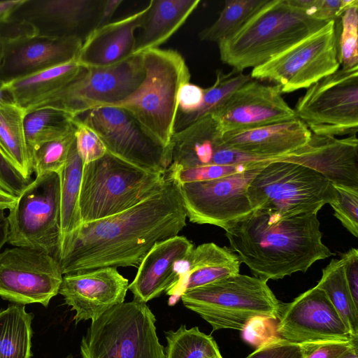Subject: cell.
Masks as SVG:
<instances>
[{
    "mask_svg": "<svg viewBox=\"0 0 358 358\" xmlns=\"http://www.w3.org/2000/svg\"><path fill=\"white\" fill-rule=\"evenodd\" d=\"M187 217L179 185L166 171L159 192L122 213L83 223L59 262L62 274L138 267L155 243L178 235Z\"/></svg>",
    "mask_w": 358,
    "mask_h": 358,
    "instance_id": "6da1fadb",
    "label": "cell"
},
{
    "mask_svg": "<svg viewBox=\"0 0 358 358\" xmlns=\"http://www.w3.org/2000/svg\"><path fill=\"white\" fill-rule=\"evenodd\" d=\"M317 214L281 217L255 210L225 229L230 249L255 277L267 282L306 272L334 253L323 243Z\"/></svg>",
    "mask_w": 358,
    "mask_h": 358,
    "instance_id": "7a4b0ae2",
    "label": "cell"
},
{
    "mask_svg": "<svg viewBox=\"0 0 358 358\" xmlns=\"http://www.w3.org/2000/svg\"><path fill=\"white\" fill-rule=\"evenodd\" d=\"M327 22L310 17L291 0H268L237 31L217 43L220 59L238 72L253 69Z\"/></svg>",
    "mask_w": 358,
    "mask_h": 358,
    "instance_id": "3957f363",
    "label": "cell"
},
{
    "mask_svg": "<svg viewBox=\"0 0 358 358\" xmlns=\"http://www.w3.org/2000/svg\"><path fill=\"white\" fill-rule=\"evenodd\" d=\"M141 54L145 74L141 85L128 97L109 106L126 110L150 136L169 147L175 132L179 92L189 82V69L175 50L159 48Z\"/></svg>",
    "mask_w": 358,
    "mask_h": 358,
    "instance_id": "277c9868",
    "label": "cell"
},
{
    "mask_svg": "<svg viewBox=\"0 0 358 358\" xmlns=\"http://www.w3.org/2000/svg\"><path fill=\"white\" fill-rule=\"evenodd\" d=\"M166 181V171H148L107 152L83 166L79 198L82 222L128 210L161 191Z\"/></svg>",
    "mask_w": 358,
    "mask_h": 358,
    "instance_id": "5b68a950",
    "label": "cell"
},
{
    "mask_svg": "<svg viewBox=\"0 0 358 358\" xmlns=\"http://www.w3.org/2000/svg\"><path fill=\"white\" fill-rule=\"evenodd\" d=\"M180 297L213 331H243L256 318L277 320L282 306L267 282L240 273L186 290Z\"/></svg>",
    "mask_w": 358,
    "mask_h": 358,
    "instance_id": "8992f818",
    "label": "cell"
},
{
    "mask_svg": "<svg viewBox=\"0 0 358 358\" xmlns=\"http://www.w3.org/2000/svg\"><path fill=\"white\" fill-rule=\"evenodd\" d=\"M247 192L253 211L264 210L283 217L317 214L325 204L338 199L334 185L320 173L278 159L258 171Z\"/></svg>",
    "mask_w": 358,
    "mask_h": 358,
    "instance_id": "52a82bcc",
    "label": "cell"
},
{
    "mask_svg": "<svg viewBox=\"0 0 358 358\" xmlns=\"http://www.w3.org/2000/svg\"><path fill=\"white\" fill-rule=\"evenodd\" d=\"M155 316L145 303L116 305L92 321L81 340L83 358H166Z\"/></svg>",
    "mask_w": 358,
    "mask_h": 358,
    "instance_id": "ba28073f",
    "label": "cell"
},
{
    "mask_svg": "<svg viewBox=\"0 0 358 358\" xmlns=\"http://www.w3.org/2000/svg\"><path fill=\"white\" fill-rule=\"evenodd\" d=\"M142 54L106 67H85L68 84L26 108H44L79 116L95 108L120 102L131 94L144 78Z\"/></svg>",
    "mask_w": 358,
    "mask_h": 358,
    "instance_id": "9c48e42d",
    "label": "cell"
},
{
    "mask_svg": "<svg viewBox=\"0 0 358 358\" xmlns=\"http://www.w3.org/2000/svg\"><path fill=\"white\" fill-rule=\"evenodd\" d=\"M337 21L252 69L250 76L278 85L282 93L307 89L339 69Z\"/></svg>",
    "mask_w": 358,
    "mask_h": 358,
    "instance_id": "30bf717a",
    "label": "cell"
},
{
    "mask_svg": "<svg viewBox=\"0 0 358 358\" xmlns=\"http://www.w3.org/2000/svg\"><path fill=\"white\" fill-rule=\"evenodd\" d=\"M296 117L317 135L357 134L358 66L341 68L308 88L293 108Z\"/></svg>",
    "mask_w": 358,
    "mask_h": 358,
    "instance_id": "8fae6325",
    "label": "cell"
},
{
    "mask_svg": "<svg viewBox=\"0 0 358 358\" xmlns=\"http://www.w3.org/2000/svg\"><path fill=\"white\" fill-rule=\"evenodd\" d=\"M60 178L48 173L30 182L7 216V242L55 257L59 236Z\"/></svg>",
    "mask_w": 358,
    "mask_h": 358,
    "instance_id": "7c38bea8",
    "label": "cell"
},
{
    "mask_svg": "<svg viewBox=\"0 0 358 358\" xmlns=\"http://www.w3.org/2000/svg\"><path fill=\"white\" fill-rule=\"evenodd\" d=\"M76 117L98 135L112 155L151 172L166 173L171 166L169 146L150 136L126 110L101 106Z\"/></svg>",
    "mask_w": 358,
    "mask_h": 358,
    "instance_id": "4fadbf2b",
    "label": "cell"
},
{
    "mask_svg": "<svg viewBox=\"0 0 358 358\" xmlns=\"http://www.w3.org/2000/svg\"><path fill=\"white\" fill-rule=\"evenodd\" d=\"M266 160L243 172L222 178L179 185L191 222L212 224L224 230L252 212L247 189Z\"/></svg>",
    "mask_w": 358,
    "mask_h": 358,
    "instance_id": "5bb4252c",
    "label": "cell"
},
{
    "mask_svg": "<svg viewBox=\"0 0 358 358\" xmlns=\"http://www.w3.org/2000/svg\"><path fill=\"white\" fill-rule=\"evenodd\" d=\"M62 278L57 259L44 252L15 247L0 252V296L13 303L47 307Z\"/></svg>",
    "mask_w": 358,
    "mask_h": 358,
    "instance_id": "9a60e30c",
    "label": "cell"
},
{
    "mask_svg": "<svg viewBox=\"0 0 358 358\" xmlns=\"http://www.w3.org/2000/svg\"><path fill=\"white\" fill-rule=\"evenodd\" d=\"M277 338L301 345L358 340L351 335L326 294L315 286L282 304Z\"/></svg>",
    "mask_w": 358,
    "mask_h": 358,
    "instance_id": "2e32d148",
    "label": "cell"
},
{
    "mask_svg": "<svg viewBox=\"0 0 358 358\" xmlns=\"http://www.w3.org/2000/svg\"><path fill=\"white\" fill-rule=\"evenodd\" d=\"M282 94L276 85H264L252 79L234 91L210 115L222 134L296 118Z\"/></svg>",
    "mask_w": 358,
    "mask_h": 358,
    "instance_id": "e0dca14e",
    "label": "cell"
},
{
    "mask_svg": "<svg viewBox=\"0 0 358 358\" xmlns=\"http://www.w3.org/2000/svg\"><path fill=\"white\" fill-rule=\"evenodd\" d=\"M83 40L24 34L0 38V85L77 60Z\"/></svg>",
    "mask_w": 358,
    "mask_h": 358,
    "instance_id": "ac0fdd59",
    "label": "cell"
},
{
    "mask_svg": "<svg viewBox=\"0 0 358 358\" xmlns=\"http://www.w3.org/2000/svg\"><path fill=\"white\" fill-rule=\"evenodd\" d=\"M128 280L115 267L63 275L59 294L76 311V323L94 321L112 307L124 302Z\"/></svg>",
    "mask_w": 358,
    "mask_h": 358,
    "instance_id": "d6986e66",
    "label": "cell"
},
{
    "mask_svg": "<svg viewBox=\"0 0 358 358\" xmlns=\"http://www.w3.org/2000/svg\"><path fill=\"white\" fill-rule=\"evenodd\" d=\"M212 115H205L176 131L169 144L171 164L179 168L236 165L267 160L224 145Z\"/></svg>",
    "mask_w": 358,
    "mask_h": 358,
    "instance_id": "ffe728a7",
    "label": "cell"
},
{
    "mask_svg": "<svg viewBox=\"0 0 358 358\" xmlns=\"http://www.w3.org/2000/svg\"><path fill=\"white\" fill-rule=\"evenodd\" d=\"M101 1L23 0L7 17L28 24L35 34L46 37L81 36L82 30L97 20Z\"/></svg>",
    "mask_w": 358,
    "mask_h": 358,
    "instance_id": "44dd1931",
    "label": "cell"
},
{
    "mask_svg": "<svg viewBox=\"0 0 358 358\" xmlns=\"http://www.w3.org/2000/svg\"><path fill=\"white\" fill-rule=\"evenodd\" d=\"M278 160L308 167L322 174L332 185L358 187L357 134L338 138L311 133L303 146Z\"/></svg>",
    "mask_w": 358,
    "mask_h": 358,
    "instance_id": "7402d4cb",
    "label": "cell"
},
{
    "mask_svg": "<svg viewBox=\"0 0 358 358\" xmlns=\"http://www.w3.org/2000/svg\"><path fill=\"white\" fill-rule=\"evenodd\" d=\"M193 244L183 236L157 242L143 259L128 286L134 299L145 303L170 292L177 284Z\"/></svg>",
    "mask_w": 358,
    "mask_h": 358,
    "instance_id": "603a6c76",
    "label": "cell"
},
{
    "mask_svg": "<svg viewBox=\"0 0 358 358\" xmlns=\"http://www.w3.org/2000/svg\"><path fill=\"white\" fill-rule=\"evenodd\" d=\"M148 8L147 5L133 14L90 31L83 40L78 62L85 67H106L134 55L135 31L141 28Z\"/></svg>",
    "mask_w": 358,
    "mask_h": 358,
    "instance_id": "cb8c5ba5",
    "label": "cell"
},
{
    "mask_svg": "<svg viewBox=\"0 0 358 358\" xmlns=\"http://www.w3.org/2000/svg\"><path fill=\"white\" fill-rule=\"evenodd\" d=\"M311 131L299 119L230 131L222 134V143L243 153L263 159H278L303 146Z\"/></svg>",
    "mask_w": 358,
    "mask_h": 358,
    "instance_id": "d4e9b609",
    "label": "cell"
},
{
    "mask_svg": "<svg viewBox=\"0 0 358 358\" xmlns=\"http://www.w3.org/2000/svg\"><path fill=\"white\" fill-rule=\"evenodd\" d=\"M241 262L230 248L214 243H206L194 248L182 268L176 285L168 292L180 294L227 277L239 273Z\"/></svg>",
    "mask_w": 358,
    "mask_h": 358,
    "instance_id": "484cf974",
    "label": "cell"
},
{
    "mask_svg": "<svg viewBox=\"0 0 358 358\" xmlns=\"http://www.w3.org/2000/svg\"><path fill=\"white\" fill-rule=\"evenodd\" d=\"M199 3V0L150 1L134 55L159 48L183 25Z\"/></svg>",
    "mask_w": 358,
    "mask_h": 358,
    "instance_id": "4316f807",
    "label": "cell"
},
{
    "mask_svg": "<svg viewBox=\"0 0 358 358\" xmlns=\"http://www.w3.org/2000/svg\"><path fill=\"white\" fill-rule=\"evenodd\" d=\"M83 166L74 141L67 160L58 173L60 178L59 236L55 255L58 262L66 255L83 224L79 198Z\"/></svg>",
    "mask_w": 358,
    "mask_h": 358,
    "instance_id": "83f0119b",
    "label": "cell"
},
{
    "mask_svg": "<svg viewBox=\"0 0 358 358\" xmlns=\"http://www.w3.org/2000/svg\"><path fill=\"white\" fill-rule=\"evenodd\" d=\"M82 66L77 60L50 67L1 86L6 96L26 108L68 84Z\"/></svg>",
    "mask_w": 358,
    "mask_h": 358,
    "instance_id": "f1b7e54d",
    "label": "cell"
},
{
    "mask_svg": "<svg viewBox=\"0 0 358 358\" xmlns=\"http://www.w3.org/2000/svg\"><path fill=\"white\" fill-rule=\"evenodd\" d=\"M26 113L24 108L6 96L0 102V150L16 171L30 181L31 162L24 129Z\"/></svg>",
    "mask_w": 358,
    "mask_h": 358,
    "instance_id": "f546056e",
    "label": "cell"
},
{
    "mask_svg": "<svg viewBox=\"0 0 358 358\" xmlns=\"http://www.w3.org/2000/svg\"><path fill=\"white\" fill-rule=\"evenodd\" d=\"M33 317L24 305L18 303L0 310V358L31 357Z\"/></svg>",
    "mask_w": 358,
    "mask_h": 358,
    "instance_id": "4dcf8cb0",
    "label": "cell"
},
{
    "mask_svg": "<svg viewBox=\"0 0 358 358\" xmlns=\"http://www.w3.org/2000/svg\"><path fill=\"white\" fill-rule=\"evenodd\" d=\"M316 287L329 299L348 331L358 338V307L351 296L344 271L343 258L332 259L322 269V275Z\"/></svg>",
    "mask_w": 358,
    "mask_h": 358,
    "instance_id": "1f68e13d",
    "label": "cell"
},
{
    "mask_svg": "<svg viewBox=\"0 0 358 358\" xmlns=\"http://www.w3.org/2000/svg\"><path fill=\"white\" fill-rule=\"evenodd\" d=\"M71 115L54 108H44L29 111L24 119V129L29 153L43 144L62 138L74 131Z\"/></svg>",
    "mask_w": 358,
    "mask_h": 358,
    "instance_id": "d6a6232c",
    "label": "cell"
},
{
    "mask_svg": "<svg viewBox=\"0 0 358 358\" xmlns=\"http://www.w3.org/2000/svg\"><path fill=\"white\" fill-rule=\"evenodd\" d=\"M267 1H225L217 20L199 32V39L218 43L237 31Z\"/></svg>",
    "mask_w": 358,
    "mask_h": 358,
    "instance_id": "836d02e7",
    "label": "cell"
},
{
    "mask_svg": "<svg viewBox=\"0 0 358 358\" xmlns=\"http://www.w3.org/2000/svg\"><path fill=\"white\" fill-rule=\"evenodd\" d=\"M166 358H212L219 352L213 338L201 332L198 327L187 329L185 324L165 332Z\"/></svg>",
    "mask_w": 358,
    "mask_h": 358,
    "instance_id": "e575fe53",
    "label": "cell"
},
{
    "mask_svg": "<svg viewBox=\"0 0 358 358\" xmlns=\"http://www.w3.org/2000/svg\"><path fill=\"white\" fill-rule=\"evenodd\" d=\"M252 79L250 74H244L234 69L229 73L217 70L213 85L204 88L203 100L199 110L191 116L176 122L175 132L205 115L212 114L234 91Z\"/></svg>",
    "mask_w": 358,
    "mask_h": 358,
    "instance_id": "d590c367",
    "label": "cell"
},
{
    "mask_svg": "<svg viewBox=\"0 0 358 358\" xmlns=\"http://www.w3.org/2000/svg\"><path fill=\"white\" fill-rule=\"evenodd\" d=\"M75 130V129H74ZM75 141L74 131L68 135L41 145L31 157V169L36 176L59 173L63 169Z\"/></svg>",
    "mask_w": 358,
    "mask_h": 358,
    "instance_id": "8d00e7d4",
    "label": "cell"
},
{
    "mask_svg": "<svg viewBox=\"0 0 358 358\" xmlns=\"http://www.w3.org/2000/svg\"><path fill=\"white\" fill-rule=\"evenodd\" d=\"M338 57L343 68L358 66V1L348 7L341 17Z\"/></svg>",
    "mask_w": 358,
    "mask_h": 358,
    "instance_id": "74e56055",
    "label": "cell"
},
{
    "mask_svg": "<svg viewBox=\"0 0 358 358\" xmlns=\"http://www.w3.org/2000/svg\"><path fill=\"white\" fill-rule=\"evenodd\" d=\"M264 161L266 160L236 165H208L192 168H179L171 165L167 172L180 185L187 182L214 180L243 172Z\"/></svg>",
    "mask_w": 358,
    "mask_h": 358,
    "instance_id": "f35d334b",
    "label": "cell"
},
{
    "mask_svg": "<svg viewBox=\"0 0 358 358\" xmlns=\"http://www.w3.org/2000/svg\"><path fill=\"white\" fill-rule=\"evenodd\" d=\"M337 201L331 206L334 216L354 236H358V187L333 185Z\"/></svg>",
    "mask_w": 358,
    "mask_h": 358,
    "instance_id": "ab89813d",
    "label": "cell"
},
{
    "mask_svg": "<svg viewBox=\"0 0 358 358\" xmlns=\"http://www.w3.org/2000/svg\"><path fill=\"white\" fill-rule=\"evenodd\" d=\"M73 124L76 150L83 165L101 158L107 150L98 135L76 117Z\"/></svg>",
    "mask_w": 358,
    "mask_h": 358,
    "instance_id": "60d3db41",
    "label": "cell"
},
{
    "mask_svg": "<svg viewBox=\"0 0 358 358\" xmlns=\"http://www.w3.org/2000/svg\"><path fill=\"white\" fill-rule=\"evenodd\" d=\"M356 0H291L310 17L325 22L337 21Z\"/></svg>",
    "mask_w": 358,
    "mask_h": 358,
    "instance_id": "b9f144b4",
    "label": "cell"
},
{
    "mask_svg": "<svg viewBox=\"0 0 358 358\" xmlns=\"http://www.w3.org/2000/svg\"><path fill=\"white\" fill-rule=\"evenodd\" d=\"M305 355L303 345L274 337L263 342L245 358H305Z\"/></svg>",
    "mask_w": 358,
    "mask_h": 358,
    "instance_id": "7bdbcfd3",
    "label": "cell"
},
{
    "mask_svg": "<svg viewBox=\"0 0 358 358\" xmlns=\"http://www.w3.org/2000/svg\"><path fill=\"white\" fill-rule=\"evenodd\" d=\"M204 96V88L191 83H185L178 94L176 122L191 116L201 108Z\"/></svg>",
    "mask_w": 358,
    "mask_h": 358,
    "instance_id": "ee69618b",
    "label": "cell"
},
{
    "mask_svg": "<svg viewBox=\"0 0 358 358\" xmlns=\"http://www.w3.org/2000/svg\"><path fill=\"white\" fill-rule=\"evenodd\" d=\"M5 97L0 85V102ZM31 181L24 179L8 162L0 150V187L18 196Z\"/></svg>",
    "mask_w": 358,
    "mask_h": 358,
    "instance_id": "f6af8a7d",
    "label": "cell"
},
{
    "mask_svg": "<svg viewBox=\"0 0 358 358\" xmlns=\"http://www.w3.org/2000/svg\"><path fill=\"white\" fill-rule=\"evenodd\" d=\"M357 341H332L305 345V358H338L352 347L358 345Z\"/></svg>",
    "mask_w": 358,
    "mask_h": 358,
    "instance_id": "bcb514c9",
    "label": "cell"
},
{
    "mask_svg": "<svg viewBox=\"0 0 358 358\" xmlns=\"http://www.w3.org/2000/svg\"><path fill=\"white\" fill-rule=\"evenodd\" d=\"M344 261V271L347 284L357 307H358V250L351 248L341 256Z\"/></svg>",
    "mask_w": 358,
    "mask_h": 358,
    "instance_id": "7dc6e473",
    "label": "cell"
},
{
    "mask_svg": "<svg viewBox=\"0 0 358 358\" xmlns=\"http://www.w3.org/2000/svg\"><path fill=\"white\" fill-rule=\"evenodd\" d=\"M122 2V0L101 1L97 20L94 28H98L109 23L113 15L115 14Z\"/></svg>",
    "mask_w": 358,
    "mask_h": 358,
    "instance_id": "c3c4849f",
    "label": "cell"
},
{
    "mask_svg": "<svg viewBox=\"0 0 358 358\" xmlns=\"http://www.w3.org/2000/svg\"><path fill=\"white\" fill-rule=\"evenodd\" d=\"M9 231V224L4 210L0 209V250L7 242Z\"/></svg>",
    "mask_w": 358,
    "mask_h": 358,
    "instance_id": "681fc988",
    "label": "cell"
},
{
    "mask_svg": "<svg viewBox=\"0 0 358 358\" xmlns=\"http://www.w3.org/2000/svg\"><path fill=\"white\" fill-rule=\"evenodd\" d=\"M23 0H7L0 1V20L6 18Z\"/></svg>",
    "mask_w": 358,
    "mask_h": 358,
    "instance_id": "f907efd6",
    "label": "cell"
},
{
    "mask_svg": "<svg viewBox=\"0 0 358 358\" xmlns=\"http://www.w3.org/2000/svg\"><path fill=\"white\" fill-rule=\"evenodd\" d=\"M17 196L11 194L0 187V209L10 210L15 205Z\"/></svg>",
    "mask_w": 358,
    "mask_h": 358,
    "instance_id": "816d5d0a",
    "label": "cell"
},
{
    "mask_svg": "<svg viewBox=\"0 0 358 358\" xmlns=\"http://www.w3.org/2000/svg\"><path fill=\"white\" fill-rule=\"evenodd\" d=\"M338 358H358V345H355Z\"/></svg>",
    "mask_w": 358,
    "mask_h": 358,
    "instance_id": "f5cc1de1",
    "label": "cell"
},
{
    "mask_svg": "<svg viewBox=\"0 0 358 358\" xmlns=\"http://www.w3.org/2000/svg\"><path fill=\"white\" fill-rule=\"evenodd\" d=\"M212 358H223L222 356L220 354V352H219L215 356H214Z\"/></svg>",
    "mask_w": 358,
    "mask_h": 358,
    "instance_id": "db71d44e",
    "label": "cell"
},
{
    "mask_svg": "<svg viewBox=\"0 0 358 358\" xmlns=\"http://www.w3.org/2000/svg\"><path fill=\"white\" fill-rule=\"evenodd\" d=\"M66 358H73V357L71 355H69V356H68V357H66Z\"/></svg>",
    "mask_w": 358,
    "mask_h": 358,
    "instance_id": "11a10c76",
    "label": "cell"
},
{
    "mask_svg": "<svg viewBox=\"0 0 358 358\" xmlns=\"http://www.w3.org/2000/svg\"><path fill=\"white\" fill-rule=\"evenodd\" d=\"M0 56H1V46H0Z\"/></svg>",
    "mask_w": 358,
    "mask_h": 358,
    "instance_id": "9f6ffc18",
    "label": "cell"
}]
</instances>
